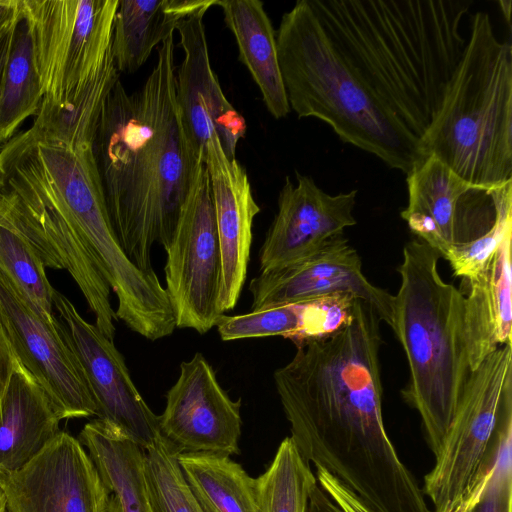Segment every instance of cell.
<instances>
[{"instance_id":"74e56055","label":"cell","mask_w":512,"mask_h":512,"mask_svg":"<svg viewBox=\"0 0 512 512\" xmlns=\"http://www.w3.org/2000/svg\"><path fill=\"white\" fill-rule=\"evenodd\" d=\"M14 22L5 32H3L0 35V84H1L2 73H3V69H4L8 49H9V44H10V40H11V34H12V28H13Z\"/></svg>"},{"instance_id":"52a82bcc","label":"cell","mask_w":512,"mask_h":512,"mask_svg":"<svg viewBox=\"0 0 512 512\" xmlns=\"http://www.w3.org/2000/svg\"><path fill=\"white\" fill-rule=\"evenodd\" d=\"M97 129L51 133L31 126L1 150L6 178L55 211L108 280L132 262L112 227L95 154Z\"/></svg>"},{"instance_id":"8992f818","label":"cell","mask_w":512,"mask_h":512,"mask_svg":"<svg viewBox=\"0 0 512 512\" xmlns=\"http://www.w3.org/2000/svg\"><path fill=\"white\" fill-rule=\"evenodd\" d=\"M420 151L476 186L512 181V47L485 11L470 16L465 50Z\"/></svg>"},{"instance_id":"b9f144b4","label":"cell","mask_w":512,"mask_h":512,"mask_svg":"<svg viewBox=\"0 0 512 512\" xmlns=\"http://www.w3.org/2000/svg\"><path fill=\"white\" fill-rule=\"evenodd\" d=\"M7 512H8V510H7Z\"/></svg>"},{"instance_id":"836d02e7","label":"cell","mask_w":512,"mask_h":512,"mask_svg":"<svg viewBox=\"0 0 512 512\" xmlns=\"http://www.w3.org/2000/svg\"><path fill=\"white\" fill-rule=\"evenodd\" d=\"M319 486L343 512H373L358 496L322 467H315Z\"/></svg>"},{"instance_id":"5bb4252c","label":"cell","mask_w":512,"mask_h":512,"mask_svg":"<svg viewBox=\"0 0 512 512\" xmlns=\"http://www.w3.org/2000/svg\"><path fill=\"white\" fill-rule=\"evenodd\" d=\"M216 4L213 0L176 27L184 54L175 74L176 101L185 148L194 167L205 164L206 146L214 133L225 154L236 158L237 145L247 130L244 117L226 98L211 66L204 17Z\"/></svg>"},{"instance_id":"9c48e42d","label":"cell","mask_w":512,"mask_h":512,"mask_svg":"<svg viewBox=\"0 0 512 512\" xmlns=\"http://www.w3.org/2000/svg\"><path fill=\"white\" fill-rule=\"evenodd\" d=\"M119 0H20L28 22L43 103L74 102L113 60Z\"/></svg>"},{"instance_id":"1f68e13d","label":"cell","mask_w":512,"mask_h":512,"mask_svg":"<svg viewBox=\"0 0 512 512\" xmlns=\"http://www.w3.org/2000/svg\"><path fill=\"white\" fill-rule=\"evenodd\" d=\"M358 299L350 293L338 292L301 302L303 323L295 345L327 338L345 328Z\"/></svg>"},{"instance_id":"ffe728a7","label":"cell","mask_w":512,"mask_h":512,"mask_svg":"<svg viewBox=\"0 0 512 512\" xmlns=\"http://www.w3.org/2000/svg\"><path fill=\"white\" fill-rule=\"evenodd\" d=\"M511 238L509 234L485 270L468 282L464 328L471 371L496 349L511 344Z\"/></svg>"},{"instance_id":"603a6c76","label":"cell","mask_w":512,"mask_h":512,"mask_svg":"<svg viewBox=\"0 0 512 512\" xmlns=\"http://www.w3.org/2000/svg\"><path fill=\"white\" fill-rule=\"evenodd\" d=\"M109 492L107 512H152L144 477V449L119 430L95 418L77 438Z\"/></svg>"},{"instance_id":"d590c367","label":"cell","mask_w":512,"mask_h":512,"mask_svg":"<svg viewBox=\"0 0 512 512\" xmlns=\"http://www.w3.org/2000/svg\"><path fill=\"white\" fill-rule=\"evenodd\" d=\"M307 512H343L331 497L316 484L310 494Z\"/></svg>"},{"instance_id":"ac0fdd59","label":"cell","mask_w":512,"mask_h":512,"mask_svg":"<svg viewBox=\"0 0 512 512\" xmlns=\"http://www.w3.org/2000/svg\"><path fill=\"white\" fill-rule=\"evenodd\" d=\"M295 174L296 182L287 176L279 192L277 213L259 251L261 271L304 259L357 223V190L331 195L311 177Z\"/></svg>"},{"instance_id":"f1b7e54d","label":"cell","mask_w":512,"mask_h":512,"mask_svg":"<svg viewBox=\"0 0 512 512\" xmlns=\"http://www.w3.org/2000/svg\"><path fill=\"white\" fill-rule=\"evenodd\" d=\"M161 435L144 450V477L152 512H203L178 455Z\"/></svg>"},{"instance_id":"83f0119b","label":"cell","mask_w":512,"mask_h":512,"mask_svg":"<svg viewBox=\"0 0 512 512\" xmlns=\"http://www.w3.org/2000/svg\"><path fill=\"white\" fill-rule=\"evenodd\" d=\"M315 472L291 437L282 440L269 467L254 478L258 512H307Z\"/></svg>"},{"instance_id":"f546056e","label":"cell","mask_w":512,"mask_h":512,"mask_svg":"<svg viewBox=\"0 0 512 512\" xmlns=\"http://www.w3.org/2000/svg\"><path fill=\"white\" fill-rule=\"evenodd\" d=\"M496 215L491 227L479 237L452 247L444 258L456 277L476 279L491 261L504 239L512 234V181L494 189Z\"/></svg>"},{"instance_id":"30bf717a","label":"cell","mask_w":512,"mask_h":512,"mask_svg":"<svg viewBox=\"0 0 512 512\" xmlns=\"http://www.w3.org/2000/svg\"><path fill=\"white\" fill-rule=\"evenodd\" d=\"M164 249L165 290L176 327L205 334L223 315L221 253L205 164L194 169L172 239Z\"/></svg>"},{"instance_id":"cb8c5ba5","label":"cell","mask_w":512,"mask_h":512,"mask_svg":"<svg viewBox=\"0 0 512 512\" xmlns=\"http://www.w3.org/2000/svg\"><path fill=\"white\" fill-rule=\"evenodd\" d=\"M213 0H119L112 56L119 73H135L178 23Z\"/></svg>"},{"instance_id":"9a60e30c","label":"cell","mask_w":512,"mask_h":512,"mask_svg":"<svg viewBox=\"0 0 512 512\" xmlns=\"http://www.w3.org/2000/svg\"><path fill=\"white\" fill-rule=\"evenodd\" d=\"M8 512H107L109 492L80 441L60 431L20 469L0 473Z\"/></svg>"},{"instance_id":"4dcf8cb0","label":"cell","mask_w":512,"mask_h":512,"mask_svg":"<svg viewBox=\"0 0 512 512\" xmlns=\"http://www.w3.org/2000/svg\"><path fill=\"white\" fill-rule=\"evenodd\" d=\"M302 321V303H294L234 316L223 314L216 327L223 341L282 336L295 343L302 329Z\"/></svg>"},{"instance_id":"3957f363","label":"cell","mask_w":512,"mask_h":512,"mask_svg":"<svg viewBox=\"0 0 512 512\" xmlns=\"http://www.w3.org/2000/svg\"><path fill=\"white\" fill-rule=\"evenodd\" d=\"M324 28L419 141L467 44L469 0H310Z\"/></svg>"},{"instance_id":"ba28073f","label":"cell","mask_w":512,"mask_h":512,"mask_svg":"<svg viewBox=\"0 0 512 512\" xmlns=\"http://www.w3.org/2000/svg\"><path fill=\"white\" fill-rule=\"evenodd\" d=\"M512 346L472 370L432 470L424 477L433 512H458L484 480L512 433Z\"/></svg>"},{"instance_id":"e575fe53","label":"cell","mask_w":512,"mask_h":512,"mask_svg":"<svg viewBox=\"0 0 512 512\" xmlns=\"http://www.w3.org/2000/svg\"><path fill=\"white\" fill-rule=\"evenodd\" d=\"M19 363L18 355L0 323V412L11 378Z\"/></svg>"},{"instance_id":"484cf974","label":"cell","mask_w":512,"mask_h":512,"mask_svg":"<svg viewBox=\"0 0 512 512\" xmlns=\"http://www.w3.org/2000/svg\"><path fill=\"white\" fill-rule=\"evenodd\" d=\"M43 98L29 25L20 8L0 84V143L12 139L27 118L38 114Z\"/></svg>"},{"instance_id":"8d00e7d4","label":"cell","mask_w":512,"mask_h":512,"mask_svg":"<svg viewBox=\"0 0 512 512\" xmlns=\"http://www.w3.org/2000/svg\"><path fill=\"white\" fill-rule=\"evenodd\" d=\"M20 11V0H0V35L16 20Z\"/></svg>"},{"instance_id":"e0dca14e","label":"cell","mask_w":512,"mask_h":512,"mask_svg":"<svg viewBox=\"0 0 512 512\" xmlns=\"http://www.w3.org/2000/svg\"><path fill=\"white\" fill-rule=\"evenodd\" d=\"M249 291L252 310L350 293L372 305L381 320L392 326L393 295L366 278L361 258L344 234L304 259L261 271L251 280Z\"/></svg>"},{"instance_id":"7c38bea8","label":"cell","mask_w":512,"mask_h":512,"mask_svg":"<svg viewBox=\"0 0 512 512\" xmlns=\"http://www.w3.org/2000/svg\"><path fill=\"white\" fill-rule=\"evenodd\" d=\"M53 307L59 328L77 355L97 407L96 417L144 450L160 436L158 416L135 386L114 341L86 321L68 297L57 290Z\"/></svg>"},{"instance_id":"277c9868","label":"cell","mask_w":512,"mask_h":512,"mask_svg":"<svg viewBox=\"0 0 512 512\" xmlns=\"http://www.w3.org/2000/svg\"><path fill=\"white\" fill-rule=\"evenodd\" d=\"M276 41L288 103L298 118L325 122L344 143L406 175L424 159L419 141L324 28L310 0L282 15Z\"/></svg>"},{"instance_id":"8fae6325","label":"cell","mask_w":512,"mask_h":512,"mask_svg":"<svg viewBox=\"0 0 512 512\" xmlns=\"http://www.w3.org/2000/svg\"><path fill=\"white\" fill-rule=\"evenodd\" d=\"M0 323L21 363L63 419L97 415L80 361L59 328L44 321L0 270Z\"/></svg>"},{"instance_id":"60d3db41","label":"cell","mask_w":512,"mask_h":512,"mask_svg":"<svg viewBox=\"0 0 512 512\" xmlns=\"http://www.w3.org/2000/svg\"><path fill=\"white\" fill-rule=\"evenodd\" d=\"M0 512H7V499L3 489L0 486Z\"/></svg>"},{"instance_id":"d4e9b609","label":"cell","mask_w":512,"mask_h":512,"mask_svg":"<svg viewBox=\"0 0 512 512\" xmlns=\"http://www.w3.org/2000/svg\"><path fill=\"white\" fill-rule=\"evenodd\" d=\"M45 268L14 193L3 187L0 190V270L16 285L36 313L54 325L55 289Z\"/></svg>"},{"instance_id":"d6986e66","label":"cell","mask_w":512,"mask_h":512,"mask_svg":"<svg viewBox=\"0 0 512 512\" xmlns=\"http://www.w3.org/2000/svg\"><path fill=\"white\" fill-rule=\"evenodd\" d=\"M206 162L221 253L219 308L232 310L246 280L253 222L260 212L245 168L229 158L214 133L206 146Z\"/></svg>"},{"instance_id":"d6a6232c","label":"cell","mask_w":512,"mask_h":512,"mask_svg":"<svg viewBox=\"0 0 512 512\" xmlns=\"http://www.w3.org/2000/svg\"><path fill=\"white\" fill-rule=\"evenodd\" d=\"M512 433L501 444L484 480L458 512H512Z\"/></svg>"},{"instance_id":"6da1fadb","label":"cell","mask_w":512,"mask_h":512,"mask_svg":"<svg viewBox=\"0 0 512 512\" xmlns=\"http://www.w3.org/2000/svg\"><path fill=\"white\" fill-rule=\"evenodd\" d=\"M380 316L358 299L350 323L297 346L273 377L291 438L373 512H432L382 415Z\"/></svg>"},{"instance_id":"2e32d148","label":"cell","mask_w":512,"mask_h":512,"mask_svg":"<svg viewBox=\"0 0 512 512\" xmlns=\"http://www.w3.org/2000/svg\"><path fill=\"white\" fill-rule=\"evenodd\" d=\"M241 399L232 400L201 353L180 364L158 416L160 435L180 454L239 453Z\"/></svg>"},{"instance_id":"7402d4cb","label":"cell","mask_w":512,"mask_h":512,"mask_svg":"<svg viewBox=\"0 0 512 512\" xmlns=\"http://www.w3.org/2000/svg\"><path fill=\"white\" fill-rule=\"evenodd\" d=\"M233 34L239 60L258 86L268 112L286 117L290 110L278 59L276 31L259 0H217Z\"/></svg>"},{"instance_id":"5b68a950","label":"cell","mask_w":512,"mask_h":512,"mask_svg":"<svg viewBox=\"0 0 512 512\" xmlns=\"http://www.w3.org/2000/svg\"><path fill=\"white\" fill-rule=\"evenodd\" d=\"M441 254L421 239L403 247L393 295L392 330L407 359L401 394L421 418L427 443L439 452L471 373L464 328V294L443 280Z\"/></svg>"},{"instance_id":"4316f807","label":"cell","mask_w":512,"mask_h":512,"mask_svg":"<svg viewBox=\"0 0 512 512\" xmlns=\"http://www.w3.org/2000/svg\"><path fill=\"white\" fill-rule=\"evenodd\" d=\"M183 474L203 512H258L254 478L226 455H178Z\"/></svg>"},{"instance_id":"44dd1931","label":"cell","mask_w":512,"mask_h":512,"mask_svg":"<svg viewBox=\"0 0 512 512\" xmlns=\"http://www.w3.org/2000/svg\"><path fill=\"white\" fill-rule=\"evenodd\" d=\"M60 421L46 393L20 361L0 412V473L28 463L60 432Z\"/></svg>"},{"instance_id":"f35d334b","label":"cell","mask_w":512,"mask_h":512,"mask_svg":"<svg viewBox=\"0 0 512 512\" xmlns=\"http://www.w3.org/2000/svg\"><path fill=\"white\" fill-rule=\"evenodd\" d=\"M500 5V9L506 19L507 24L510 26L511 24V1L510 0H501L498 2Z\"/></svg>"},{"instance_id":"7a4b0ae2","label":"cell","mask_w":512,"mask_h":512,"mask_svg":"<svg viewBox=\"0 0 512 512\" xmlns=\"http://www.w3.org/2000/svg\"><path fill=\"white\" fill-rule=\"evenodd\" d=\"M174 34L140 89L120 79L101 113L95 154L109 218L128 258L154 272V243L172 239L196 167L187 154L176 101Z\"/></svg>"},{"instance_id":"ab89813d","label":"cell","mask_w":512,"mask_h":512,"mask_svg":"<svg viewBox=\"0 0 512 512\" xmlns=\"http://www.w3.org/2000/svg\"><path fill=\"white\" fill-rule=\"evenodd\" d=\"M6 181V172L2 160L1 150H0V190L4 187Z\"/></svg>"},{"instance_id":"4fadbf2b","label":"cell","mask_w":512,"mask_h":512,"mask_svg":"<svg viewBox=\"0 0 512 512\" xmlns=\"http://www.w3.org/2000/svg\"><path fill=\"white\" fill-rule=\"evenodd\" d=\"M410 231L444 256L455 245L485 233L496 215L494 189L473 185L433 155L406 175Z\"/></svg>"}]
</instances>
